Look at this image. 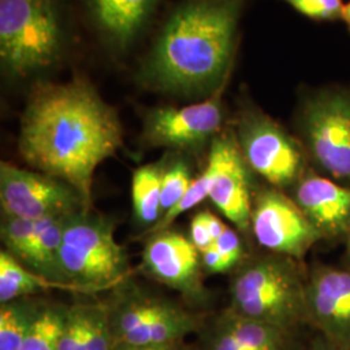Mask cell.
<instances>
[{
    "instance_id": "obj_1",
    "label": "cell",
    "mask_w": 350,
    "mask_h": 350,
    "mask_svg": "<svg viewBox=\"0 0 350 350\" xmlns=\"http://www.w3.org/2000/svg\"><path fill=\"white\" fill-rule=\"evenodd\" d=\"M124 146L118 113L83 75L30 88L17 150L31 169L75 188L91 208L96 169Z\"/></svg>"
},
{
    "instance_id": "obj_2",
    "label": "cell",
    "mask_w": 350,
    "mask_h": 350,
    "mask_svg": "<svg viewBox=\"0 0 350 350\" xmlns=\"http://www.w3.org/2000/svg\"><path fill=\"white\" fill-rule=\"evenodd\" d=\"M245 0H182L139 63V88L205 99L231 78Z\"/></svg>"
},
{
    "instance_id": "obj_3",
    "label": "cell",
    "mask_w": 350,
    "mask_h": 350,
    "mask_svg": "<svg viewBox=\"0 0 350 350\" xmlns=\"http://www.w3.org/2000/svg\"><path fill=\"white\" fill-rule=\"evenodd\" d=\"M68 0H0V70L7 85L50 81L75 49Z\"/></svg>"
},
{
    "instance_id": "obj_4",
    "label": "cell",
    "mask_w": 350,
    "mask_h": 350,
    "mask_svg": "<svg viewBox=\"0 0 350 350\" xmlns=\"http://www.w3.org/2000/svg\"><path fill=\"white\" fill-rule=\"evenodd\" d=\"M306 282L297 260L274 253L252 258L231 282L227 309L297 335L309 325Z\"/></svg>"
},
{
    "instance_id": "obj_5",
    "label": "cell",
    "mask_w": 350,
    "mask_h": 350,
    "mask_svg": "<svg viewBox=\"0 0 350 350\" xmlns=\"http://www.w3.org/2000/svg\"><path fill=\"white\" fill-rule=\"evenodd\" d=\"M64 283L83 288L88 295L120 286L130 274L125 248L116 240L114 224L85 209L70 214L59 253Z\"/></svg>"
},
{
    "instance_id": "obj_6",
    "label": "cell",
    "mask_w": 350,
    "mask_h": 350,
    "mask_svg": "<svg viewBox=\"0 0 350 350\" xmlns=\"http://www.w3.org/2000/svg\"><path fill=\"white\" fill-rule=\"evenodd\" d=\"M108 306L114 348L179 342L205 325L202 314L140 291H126Z\"/></svg>"
},
{
    "instance_id": "obj_7",
    "label": "cell",
    "mask_w": 350,
    "mask_h": 350,
    "mask_svg": "<svg viewBox=\"0 0 350 350\" xmlns=\"http://www.w3.org/2000/svg\"><path fill=\"white\" fill-rule=\"evenodd\" d=\"M228 82L198 103L146 108L142 112V144L186 156L209 150L213 140L225 130L224 94Z\"/></svg>"
},
{
    "instance_id": "obj_8",
    "label": "cell",
    "mask_w": 350,
    "mask_h": 350,
    "mask_svg": "<svg viewBox=\"0 0 350 350\" xmlns=\"http://www.w3.org/2000/svg\"><path fill=\"white\" fill-rule=\"evenodd\" d=\"M235 135L250 170L273 187H293L305 169L300 143L253 104H241Z\"/></svg>"
},
{
    "instance_id": "obj_9",
    "label": "cell",
    "mask_w": 350,
    "mask_h": 350,
    "mask_svg": "<svg viewBox=\"0 0 350 350\" xmlns=\"http://www.w3.org/2000/svg\"><path fill=\"white\" fill-rule=\"evenodd\" d=\"M301 129L315 163L335 180L350 182V94L314 96L302 109Z\"/></svg>"
},
{
    "instance_id": "obj_10",
    "label": "cell",
    "mask_w": 350,
    "mask_h": 350,
    "mask_svg": "<svg viewBox=\"0 0 350 350\" xmlns=\"http://www.w3.org/2000/svg\"><path fill=\"white\" fill-rule=\"evenodd\" d=\"M0 205L3 215L27 221L91 209L63 180L8 161L0 163Z\"/></svg>"
},
{
    "instance_id": "obj_11",
    "label": "cell",
    "mask_w": 350,
    "mask_h": 350,
    "mask_svg": "<svg viewBox=\"0 0 350 350\" xmlns=\"http://www.w3.org/2000/svg\"><path fill=\"white\" fill-rule=\"evenodd\" d=\"M250 232L270 253L297 261L322 240L293 199L270 185L253 193Z\"/></svg>"
},
{
    "instance_id": "obj_12",
    "label": "cell",
    "mask_w": 350,
    "mask_h": 350,
    "mask_svg": "<svg viewBox=\"0 0 350 350\" xmlns=\"http://www.w3.org/2000/svg\"><path fill=\"white\" fill-rule=\"evenodd\" d=\"M204 169L211 178L209 199L239 232L250 234L253 192L250 173L235 131L225 129L206 152Z\"/></svg>"
},
{
    "instance_id": "obj_13",
    "label": "cell",
    "mask_w": 350,
    "mask_h": 350,
    "mask_svg": "<svg viewBox=\"0 0 350 350\" xmlns=\"http://www.w3.org/2000/svg\"><path fill=\"white\" fill-rule=\"evenodd\" d=\"M163 0H79L81 12L99 46L125 57L148 30Z\"/></svg>"
},
{
    "instance_id": "obj_14",
    "label": "cell",
    "mask_w": 350,
    "mask_h": 350,
    "mask_svg": "<svg viewBox=\"0 0 350 350\" xmlns=\"http://www.w3.org/2000/svg\"><path fill=\"white\" fill-rule=\"evenodd\" d=\"M142 270L188 300L201 302L206 296L200 252L191 239L172 228L148 237L142 253Z\"/></svg>"
},
{
    "instance_id": "obj_15",
    "label": "cell",
    "mask_w": 350,
    "mask_h": 350,
    "mask_svg": "<svg viewBox=\"0 0 350 350\" xmlns=\"http://www.w3.org/2000/svg\"><path fill=\"white\" fill-rule=\"evenodd\" d=\"M308 325L325 338L350 345V270L315 266L306 282Z\"/></svg>"
},
{
    "instance_id": "obj_16",
    "label": "cell",
    "mask_w": 350,
    "mask_h": 350,
    "mask_svg": "<svg viewBox=\"0 0 350 350\" xmlns=\"http://www.w3.org/2000/svg\"><path fill=\"white\" fill-rule=\"evenodd\" d=\"M293 201L322 240L348 238L350 188L312 172H305L293 186Z\"/></svg>"
},
{
    "instance_id": "obj_17",
    "label": "cell",
    "mask_w": 350,
    "mask_h": 350,
    "mask_svg": "<svg viewBox=\"0 0 350 350\" xmlns=\"http://www.w3.org/2000/svg\"><path fill=\"white\" fill-rule=\"evenodd\" d=\"M297 335L228 309L205 331L202 350H300Z\"/></svg>"
},
{
    "instance_id": "obj_18",
    "label": "cell",
    "mask_w": 350,
    "mask_h": 350,
    "mask_svg": "<svg viewBox=\"0 0 350 350\" xmlns=\"http://www.w3.org/2000/svg\"><path fill=\"white\" fill-rule=\"evenodd\" d=\"M59 350H114L108 304L68 306Z\"/></svg>"
},
{
    "instance_id": "obj_19",
    "label": "cell",
    "mask_w": 350,
    "mask_h": 350,
    "mask_svg": "<svg viewBox=\"0 0 350 350\" xmlns=\"http://www.w3.org/2000/svg\"><path fill=\"white\" fill-rule=\"evenodd\" d=\"M50 289H63L88 295L83 288L51 280L25 267L8 252L4 250L0 252V305L25 297H36L40 292H47Z\"/></svg>"
},
{
    "instance_id": "obj_20",
    "label": "cell",
    "mask_w": 350,
    "mask_h": 350,
    "mask_svg": "<svg viewBox=\"0 0 350 350\" xmlns=\"http://www.w3.org/2000/svg\"><path fill=\"white\" fill-rule=\"evenodd\" d=\"M163 159L134 170L131 178V202L135 222L150 230L161 218V183Z\"/></svg>"
},
{
    "instance_id": "obj_21",
    "label": "cell",
    "mask_w": 350,
    "mask_h": 350,
    "mask_svg": "<svg viewBox=\"0 0 350 350\" xmlns=\"http://www.w3.org/2000/svg\"><path fill=\"white\" fill-rule=\"evenodd\" d=\"M68 217L69 215L49 217L36 222L34 241L25 265V267L31 271L55 282H62L59 270V253L63 243L64 228Z\"/></svg>"
},
{
    "instance_id": "obj_22",
    "label": "cell",
    "mask_w": 350,
    "mask_h": 350,
    "mask_svg": "<svg viewBox=\"0 0 350 350\" xmlns=\"http://www.w3.org/2000/svg\"><path fill=\"white\" fill-rule=\"evenodd\" d=\"M46 301L25 297L0 305V350H20Z\"/></svg>"
},
{
    "instance_id": "obj_23",
    "label": "cell",
    "mask_w": 350,
    "mask_h": 350,
    "mask_svg": "<svg viewBox=\"0 0 350 350\" xmlns=\"http://www.w3.org/2000/svg\"><path fill=\"white\" fill-rule=\"evenodd\" d=\"M163 159L161 218L166 213L174 209L179 201L185 198L192 182L195 180L186 154L166 152Z\"/></svg>"
},
{
    "instance_id": "obj_24",
    "label": "cell",
    "mask_w": 350,
    "mask_h": 350,
    "mask_svg": "<svg viewBox=\"0 0 350 350\" xmlns=\"http://www.w3.org/2000/svg\"><path fill=\"white\" fill-rule=\"evenodd\" d=\"M68 306L46 302L20 350H59Z\"/></svg>"
},
{
    "instance_id": "obj_25",
    "label": "cell",
    "mask_w": 350,
    "mask_h": 350,
    "mask_svg": "<svg viewBox=\"0 0 350 350\" xmlns=\"http://www.w3.org/2000/svg\"><path fill=\"white\" fill-rule=\"evenodd\" d=\"M36 222L3 215L0 235L8 252L18 262L25 266L36 235Z\"/></svg>"
},
{
    "instance_id": "obj_26",
    "label": "cell",
    "mask_w": 350,
    "mask_h": 350,
    "mask_svg": "<svg viewBox=\"0 0 350 350\" xmlns=\"http://www.w3.org/2000/svg\"><path fill=\"white\" fill-rule=\"evenodd\" d=\"M209 192H211V178H209L208 172L204 169L202 173L198 178H195V180L192 182L187 193L185 195V198L182 200L179 201V204L175 206L174 209L166 213L156 225L150 227V230L144 231V234L147 237H150L152 234L161 232L163 230L170 228V226L173 225V222L179 215L193 209L200 202H202L205 199H208Z\"/></svg>"
},
{
    "instance_id": "obj_27",
    "label": "cell",
    "mask_w": 350,
    "mask_h": 350,
    "mask_svg": "<svg viewBox=\"0 0 350 350\" xmlns=\"http://www.w3.org/2000/svg\"><path fill=\"white\" fill-rule=\"evenodd\" d=\"M297 12L319 21L342 18L344 4L341 0H284Z\"/></svg>"
},
{
    "instance_id": "obj_28",
    "label": "cell",
    "mask_w": 350,
    "mask_h": 350,
    "mask_svg": "<svg viewBox=\"0 0 350 350\" xmlns=\"http://www.w3.org/2000/svg\"><path fill=\"white\" fill-rule=\"evenodd\" d=\"M213 247L218 252L221 260V274L228 273L241 262L244 257V247L238 232L228 227L225 232L217 239Z\"/></svg>"
},
{
    "instance_id": "obj_29",
    "label": "cell",
    "mask_w": 350,
    "mask_h": 350,
    "mask_svg": "<svg viewBox=\"0 0 350 350\" xmlns=\"http://www.w3.org/2000/svg\"><path fill=\"white\" fill-rule=\"evenodd\" d=\"M189 239L192 244L196 247V250L201 253L209 250L214 244L211 231L206 225L204 212L198 213L191 222L189 227Z\"/></svg>"
},
{
    "instance_id": "obj_30",
    "label": "cell",
    "mask_w": 350,
    "mask_h": 350,
    "mask_svg": "<svg viewBox=\"0 0 350 350\" xmlns=\"http://www.w3.org/2000/svg\"><path fill=\"white\" fill-rule=\"evenodd\" d=\"M300 350H350V345L329 340L317 334V336L309 342V345L306 348H301Z\"/></svg>"
},
{
    "instance_id": "obj_31",
    "label": "cell",
    "mask_w": 350,
    "mask_h": 350,
    "mask_svg": "<svg viewBox=\"0 0 350 350\" xmlns=\"http://www.w3.org/2000/svg\"><path fill=\"white\" fill-rule=\"evenodd\" d=\"M114 350H189L185 341L165 344V345H153V347H118Z\"/></svg>"
},
{
    "instance_id": "obj_32",
    "label": "cell",
    "mask_w": 350,
    "mask_h": 350,
    "mask_svg": "<svg viewBox=\"0 0 350 350\" xmlns=\"http://www.w3.org/2000/svg\"><path fill=\"white\" fill-rule=\"evenodd\" d=\"M342 20L348 24V26L350 27V1L347 4V5H344V12H342Z\"/></svg>"
},
{
    "instance_id": "obj_33",
    "label": "cell",
    "mask_w": 350,
    "mask_h": 350,
    "mask_svg": "<svg viewBox=\"0 0 350 350\" xmlns=\"http://www.w3.org/2000/svg\"><path fill=\"white\" fill-rule=\"evenodd\" d=\"M347 240H348V245H347V253H348V257H349V262H350V234L348 235V238H347Z\"/></svg>"
}]
</instances>
